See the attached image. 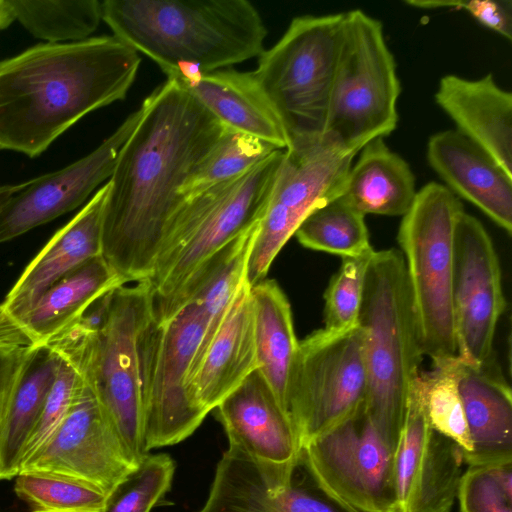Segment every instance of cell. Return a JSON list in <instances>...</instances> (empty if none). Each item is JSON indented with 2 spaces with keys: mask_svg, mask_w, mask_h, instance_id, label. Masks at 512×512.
Masks as SVG:
<instances>
[{
  "mask_svg": "<svg viewBox=\"0 0 512 512\" xmlns=\"http://www.w3.org/2000/svg\"><path fill=\"white\" fill-rule=\"evenodd\" d=\"M283 150L244 175L187 199L171 219L146 280L152 300L168 299L214 253L258 224Z\"/></svg>",
  "mask_w": 512,
  "mask_h": 512,
  "instance_id": "8992f818",
  "label": "cell"
},
{
  "mask_svg": "<svg viewBox=\"0 0 512 512\" xmlns=\"http://www.w3.org/2000/svg\"><path fill=\"white\" fill-rule=\"evenodd\" d=\"M356 155L324 137L283 150L248 255L245 280L249 286L265 279L275 257L314 209L341 195Z\"/></svg>",
  "mask_w": 512,
  "mask_h": 512,
  "instance_id": "7c38bea8",
  "label": "cell"
},
{
  "mask_svg": "<svg viewBox=\"0 0 512 512\" xmlns=\"http://www.w3.org/2000/svg\"><path fill=\"white\" fill-rule=\"evenodd\" d=\"M464 464L461 448L429 423L420 371L393 453L390 512H451Z\"/></svg>",
  "mask_w": 512,
  "mask_h": 512,
  "instance_id": "9a60e30c",
  "label": "cell"
},
{
  "mask_svg": "<svg viewBox=\"0 0 512 512\" xmlns=\"http://www.w3.org/2000/svg\"><path fill=\"white\" fill-rule=\"evenodd\" d=\"M131 113L96 149L57 171L24 182L0 208V244L68 213L109 180L119 151L142 116Z\"/></svg>",
  "mask_w": 512,
  "mask_h": 512,
  "instance_id": "ac0fdd59",
  "label": "cell"
},
{
  "mask_svg": "<svg viewBox=\"0 0 512 512\" xmlns=\"http://www.w3.org/2000/svg\"><path fill=\"white\" fill-rule=\"evenodd\" d=\"M101 255L54 283L23 316L6 320L31 347L46 346L99 297L125 285Z\"/></svg>",
  "mask_w": 512,
  "mask_h": 512,
  "instance_id": "4316f807",
  "label": "cell"
},
{
  "mask_svg": "<svg viewBox=\"0 0 512 512\" xmlns=\"http://www.w3.org/2000/svg\"><path fill=\"white\" fill-rule=\"evenodd\" d=\"M108 183L60 228L32 259L0 304V315L14 321L29 311L58 280L101 255L102 215Z\"/></svg>",
  "mask_w": 512,
  "mask_h": 512,
  "instance_id": "d6986e66",
  "label": "cell"
},
{
  "mask_svg": "<svg viewBox=\"0 0 512 512\" xmlns=\"http://www.w3.org/2000/svg\"><path fill=\"white\" fill-rule=\"evenodd\" d=\"M174 473L168 454H147L107 494L102 512H151L170 490Z\"/></svg>",
  "mask_w": 512,
  "mask_h": 512,
  "instance_id": "d590c367",
  "label": "cell"
},
{
  "mask_svg": "<svg viewBox=\"0 0 512 512\" xmlns=\"http://www.w3.org/2000/svg\"><path fill=\"white\" fill-rule=\"evenodd\" d=\"M456 499L460 512H512V462L468 466Z\"/></svg>",
  "mask_w": 512,
  "mask_h": 512,
  "instance_id": "74e56055",
  "label": "cell"
},
{
  "mask_svg": "<svg viewBox=\"0 0 512 512\" xmlns=\"http://www.w3.org/2000/svg\"><path fill=\"white\" fill-rule=\"evenodd\" d=\"M152 318L147 281L114 289L104 326L92 336L52 347L97 395L127 453L138 465L143 438L142 333Z\"/></svg>",
  "mask_w": 512,
  "mask_h": 512,
  "instance_id": "5b68a950",
  "label": "cell"
},
{
  "mask_svg": "<svg viewBox=\"0 0 512 512\" xmlns=\"http://www.w3.org/2000/svg\"><path fill=\"white\" fill-rule=\"evenodd\" d=\"M358 325L368 387L363 413L393 449L423 353L400 250L375 251Z\"/></svg>",
  "mask_w": 512,
  "mask_h": 512,
  "instance_id": "277c9868",
  "label": "cell"
},
{
  "mask_svg": "<svg viewBox=\"0 0 512 512\" xmlns=\"http://www.w3.org/2000/svg\"><path fill=\"white\" fill-rule=\"evenodd\" d=\"M136 467L97 395L84 381L60 426L21 465L20 472L40 471L72 477L108 494Z\"/></svg>",
  "mask_w": 512,
  "mask_h": 512,
  "instance_id": "2e32d148",
  "label": "cell"
},
{
  "mask_svg": "<svg viewBox=\"0 0 512 512\" xmlns=\"http://www.w3.org/2000/svg\"><path fill=\"white\" fill-rule=\"evenodd\" d=\"M400 82L382 23L360 9L344 13L323 137L358 154L397 127Z\"/></svg>",
  "mask_w": 512,
  "mask_h": 512,
  "instance_id": "9c48e42d",
  "label": "cell"
},
{
  "mask_svg": "<svg viewBox=\"0 0 512 512\" xmlns=\"http://www.w3.org/2000/svg\"><path fill=\"white\" fill-rule=\"evenodd\" d=\"M113 35L168 77H194L259 57L267 29L247 0H105Z\"/></svg>",
  "mask_w": 512,
  "mask_h": 512,
  "instance_id": "3957f363",
  "label": "cell"
},
{
  "mask_svg": "<svg viewBox=\"0 0 512 512\" xmlns=\"http://www.w3.org/2000/svg\"><path fill=\"white\" fill-rule=\"evenodd\" d=\"M24 182L20 184H4L0 185V208L22 187Z\"/></svg>",
  "mask_w": 512,
  "mask_h": 512,
  "instance_id": "b9f144b4",
  "label": "cell"
},
{
  "mask_svg": "<svg viewBox=\"0 0 512 512\" xmlns=\"http://www.w3.org/2000/svg\"><path fill=\"white\" fill-rule=\"evenodd\" d=\"M167 79L191 93L226 128L259 138L280 150L287 148L284 130L253 71L225 68Z\"/></svg>",
  "mask_w": 512,
  "mask_h": 512,
  "instance_id": "d4e9b609",
  "label": "cell"
},
{
  "mask_svg": "<svg viewBox=\"0 0 512 512\" xmlns=\"http://www.w3.org/2000/svg\"><path fill=\"white\" fill-rule=\"evenodd\" d=\"M427 160L449 189L512 233V178L458 130L432 135Z\"/></svg>",
  "mask_w": 512,
  "mask_h": 512,
  "instance_id": "ffe728a7",
  "label": "cell"
},
{
  "mask_svg": "<svg viewBox=\"0 0 512 512\" xmlns=\"http://www.w3.org/2000/svg\"><path fill=\"white\" fill-rule=\"evenodd\" d=\"M458 388L472 442L464 463L512 462V393L496 359L475 367L460 358Z\"/></svg>",
  "mask_w": 512,
  "mask_h": 512,
  "instance_id": "603a6c76",
  "label": "cell"
},
{
  "mask_svg": "<svg viewBox=\"0 0 512 512\" xmlns=\"http://www.w3.org/2000/svg\"><path fill=\"white\" fill-rule=\"evenodd\" d=\"M139 53L114 35L40 43L0 61V150L37 157L85 115L125 99Z\"/></svg>",
  "mask_w": 512,
  "mask_h": 512,
  "instance_id": "7a4b0ae2",
  "label": "cell"
},
{
  "mask_svg": "<svg viewBox=\"0 0 512 512\" xmlns=\"http://www.w3.org/2000/svg\"><path fill=\"white\" fill-rule=\"evenodd\" d=\"M374 252L342 258L324 294L323 328L343 330L358 324L366 275Z\"/></svg>",
  "mask_w": 512,
  "mask_h": 512,
  "instance_id": "8d00e7d4",
  "label": "cell"
},
{
  "mask_svg": "<svg viewBox=\"0 0 512 512\" xmlns=\"http://www.w3.org/2000/svg\"><path fill=\"white\" fill-rule=\"evenodd\" d=\"M256 369L250 286L244 282L192 378L191 393L209 413Z\"/></svg>",
  "mask_w": 512,
  "mask_h": 512,
  "instance_id": "cb8c5ba5",
  "label": "cell"
},
{
  "mask_svg": "<svg viewBox=\"0 0 512 512\" xmlns=\"http://www.w3.org/2000/svg\"><path fill=\"white\" fill-rule=\"evenodd\" d=\"M209 324L203 308L191 301L164 323L152 317L142 333L143 438L147 453L185 440L208 414L193 397L190 380Z\"/></svg>",
  "mask_w": 512,
  "mask_h": 512,
  "instance_id": "30bf717a",
  "label": "cell"
},
{
  "mask_svg": "<svg viewBox=\"0 0 512 512\" xmlns=\"http://www.w3.org/2000/svg\"><path fill=\"white\" fill-rule=\"evenodd\" d=\"M33 348L0 315V423Z\"/></svg>",
  "mask_w": 512,
  "mask_h": 512,
  "instance_id": "ab89813d",
  "label": "cell"
},
{
  "mask_svg": "<svg viewBox=\"0 0 512 512\" xmlns=\"http://www.w3.org/2000/svg\"><path fill=\"white\" fill-rule=\"evenodd\" d=\"M451 8L467 11L483 26L512 39L511 0L451 1Z\"/></svg>",
  "mask_w": 512,
  "mask_h": 512,
  "instance_id": "60d3db41",
  "label": "cell"
},
{
  "mask_svg": "<svg viewBox=\"0 0 512 512\" xmlns=\"http://www.w3.org/2000/svg\"><path fill=\"white\" fill-rule=\"evenodd\" d=\"M343 20L344 13L297 16L259 56L253 73L284 130L287 148L324 135Z\"/></svg>",
  "mask_w": 512,
  "mask_h": 512,
  "instance_id": "ba28073f",
  "label": "cell"
},
{
  "mask_svg": "<svg viewBox=\"0 0 512 512\" xmlns=\"http://www.w3.org/2000/svg\"><path fill=\"white\" fill-rule=\"evenodd\" d=\"M59 356L47 346L31 351L0 423V480L20 472L24 448L57 375Z\"/></svg>",
  "mask_w": 512,
  "mask_h": 512,
  "instance_id": "f1b7e54d",
  "label": "cell"
},
{
  "mask_svg": "<svg viewBox=\"0 0 512 512\" xmlns=\"http://www.w3.org/2000/svg\"><path fill=\"white\" fill-rule=\"evenodd\" d=\"M250 295L258 370L287 413L289 376L299 343L291 306L273 279H264L250 286Z\"/></svg>",
  "mask_w": 512,
  "mask_h": 512,
  "instance_id": "f546056e",
  "label": "cell"
},
{
  "mask_svg": "<svg viewBox=\"0 0 512 512\" xmlns=\"http://www.w3.org/2000/svg\"><path fill=\"white\" fill-rule=\"evenodd\" d=\"M14 492L30 512H102L107 494L100 488L68 476L20 472Z\"/></svg>",
  "mask_w": 512,
  "mask_h": 512,
  "instance_id": "836d02e7",
  "label": "cell"
},
{
  "mask_svg": "<svg viewBox=\"0 0 512 512\" xmlns=\"http://www.w3.org/2000/svg\"><path fill=\"white\" fill-rule=\"evenodd\" d=\"M83 384L84 380L75 367L60 358L57 375L40 418L24 448L21 465L36 454L55 433L68 414Z\"/></svg>",
  "mask_w": 512,
  "mask_h": 512,
  "instance_id": "f35d334b",
  "label": "cell"
},
{
  "mask_svg": "<svg viewBox=\"0 0 512 512\" xmlns=\"http://www.w3.org/2000/svg\"><path fill=\"white\" fill-rule=\"evenodd\" d=\"M294 236L305 248L342 258L373 251L365 215L341 196L314 209L299 225Z\"/></svg>",
  "mask_w": 512,
  "mask_h": 512,
  "instance_id": "1f68e13d",
  "label": "cell"
},
{
  "mask_svg": "<svg viewBox=\"0 0 512 512\" xmlns=\"http://www.w3.org/2000/svg\"><path fill=\"white\" fill-rule=\"evenodd\" d=\"M197 512L357 511L331 500L316 487L311 489L296 482L295 476L287 489L271 493L255 462L237 445L228 443L207 499Z\"/></svg>",
  "mask_w": 512,
  "mask_h": 512,
  "instance_id": "44dd1931",
  "label": "cell"
},
{
  "mask_svg": "<svg viewBox=\"0 0 512 512\" xmlns=\"http://www.w3.org/2000/svg\"><path fill=\"white\" fill-rule=\"evenodd\" d=\"M228 438L257 465L271 493L287 489L301 445L288 414L256 369L215 408Z\"/></svg>",
  "mask_w": 512,
  "mask_h": 512,
  "instance_id": "e0dca14e",
  "label": "cell"
},
{
  "mask_svg": "<svg viewBox=\"0 0 512 512\" xmlns=\"http://www.w3.org/2000/svg\"><path fill=\"white\" fill-rule=\"evenodd\" d=\"M108 180L101 256L126 284L146 281L165 231L186 201L181 189L227 129L167 79L143 101Z\"/></svg>",
  "mask_w": 512,
  "mask_h": 512,
  "instance_id": "6da1fadb",
  "label": "cell"
},
{
  "mask_svg": "<svg viewBox=\"0 0 512 512\" xmlns=\"http://www.w3.org/2000/svg\"><path fill=\"white\" fill-rule=\"evenodd\" d=\"M462 211L447 186L429 182L417 191L397 235L421 350L432 362L457 355L454 236Z\"/></svg>",
  "mask_w": 512,
  "mask_h": 512,
  "instance_id": "52a82bcc",
  "label": "cell"
},
{
  "mask_svg": "<svg viewBox=\"0 0 512 512\" xmlns=\"http://www.w3.org/2000/svg\"><path fill=\"white\" fill-rule=\"evenodd\" d=\"M460 358L455 355L432 362L430 371L421 372L427 417L431 427L455 442L463 455L472 442L458 388Z\"/></svg>",
  "mask_w": 512,
  "mask_h": 512,
  "instance_id": "e575fe53",
  "label": "cell"
},
{
  "mask_svg": "<svg viewBox=\"0 0 512 512\" xmlns=\"http://www.w3.org/2000/svg\"><path fill=\"white\" fill-rule=\"evenodd\" d=\"M368 387L359 325L321 328L299 341L286 407L301 448L363 412Z\"/></svg>",
  "mask_w": 512,
  "mask_h": 512,
  "instance_id": "8fae6325",
  "label": "cell"
},
{
  "mask_svg": "<svg viewBox=\"0 0 512 512\" xmlns=\"http://www.w3.org/2000/svg\"><path fill=\"white\" fill-rule=\"evenodd\" d=\"M435 101L456 130L512 178V94L490 73L476 80L449 74L440 79Z\"/></svg>",
  "mask_w": 512,
  "mask_h": 512,
  "instance_id": "7402d4cb",
  "label": "cell"
},
{
  "mask_svg": "<svg viewBox=\"0 0 512 512\" xmlns=\"http://www.w3.org/2000/svg\"><path fill=\"white\" fill-rule=\"evenodd\" d=\"M394 449L362 412L301 448L299 465L331 500L358 512H390Z\"/></svg>",
  "mask_w": 512,
  "mask_h": 512,
  "instance_id": "4fadbf2b",
  "label": "cell"
},
{
  "mask_svg": "<svg viewBox=\"0 0 512 512\" xmlns=\"http://www.w3.org/2000/svg\"><path fill=\"white\" fill-rule=\"evenodd\" d=\"M359 153L340 196L363 215L403 216L417 193L409 164L383 138L372 140Z\"/></svg>",
  "mask_w": 512,
  "mask_h": 512,
  "instance_id": "83f0119b",
  "label": "cell"
},
{
  "mask_svg": "<svg viewBox=\"0 0 512 512\" xmlns=\"http://www.w3.org/2000/svg\"><path fill=\"white\" fill-rule=\"evenodd\" d=\"M257 225L214 253L168 299L152 301V317L158 323L169 320L184 304L200 305L209 319V328L196 357L200 362L216 334L230 304L246 282V265Z\"/></svg>",
  "mask_w": 512,
  "mask_h": 512,
  "instance_id": "484cf974",
  "label": "cell"
},
{
  "mask_svg": "<svg viewBox=\"0 0 512 512\" xmlns=\"http://www.w3.org/2000/svg\"><path fill=\"white\" fill-rule=\"evenodd\" d=\"M275 150L277 148L259 138L227 128L194 167L181 195L187 200L213 186L234 180L259 165Z\"/></svg>",
  "mask_w": 512,
  "mask_h": 512,
  "instance_id": "d6a6232c",
  "label": "cell"
},
{
  "mask_svg": "<svg viewBox=\"0 0 512 512\" xmlns=\"http://www.w3.org/2000/svg\"><path fill=\"white\" fill-rule=\"evenodd\" d=\"M5 28L15 20L50 44L90 38L102 21L98 0H1Z\"/></svg>",
  "mask_w": 512,
  "mask_h": 512,
  "instance_id": "4dcf8cb0",
  "label": "cell"
},
{
  "mask_svg": "<svg viewBox=\"0 0 512 512\" xmlns=\"http://www.w3.org/2000/svg\"><path fill=\"white\" fill-rule=\"evenodd\" d=\"M505 308L494 243L483 224L462 211L454 236L453 309L458 357L475 367L495 360V333Z\"/></svg>",
  "mask_w": 512,
  "mask_h": 512,
  "instance_id": "5bb4252c",
  "label": "cell"
},
{
  "mask_svg": "<svg viewBox=\"0 0 512 512\" xmlns=\"http://www.w3.org/2000/svg\"><path fill=\"white\" fill-rule=\"evenodd\" d=\"M0 30H2V26H1V19H0Z\"/></svg>",
  "mask_w": 512,
  "mask_h": 512,
  "instance_id": "7bdbcfd3",
  "label": "cell"
}]
</instances>
